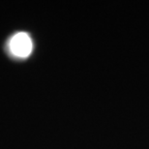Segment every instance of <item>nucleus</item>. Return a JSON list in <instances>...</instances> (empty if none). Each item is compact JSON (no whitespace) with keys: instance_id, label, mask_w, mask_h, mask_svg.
<instances>
[{"instance_id":"obj_1","label":"nucleus","mask_w":149,"mask_h":149,"mask_svg":"<svg viewBox=\"0 0 149 149\" xmlns=\"http://www.w3.org/2000/svg\"><path fill=\"white\" fill-rule=\"evenodd\" d=\"M32 40L28 34L24 32L15 34L9 42V49L10 52L15 56L19 58H26L32 52Z\"/></svg>"}]
</instances>
